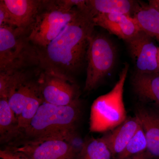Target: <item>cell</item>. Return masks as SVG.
<instances>
[{
	"label": "cell",
	"mask_w": 159,
	"mask_h": 159,
	"mask_svg": "<svg viewBox=\"0 0 159 159\" xmlns=\"http://www.w3.org/2000/svg\"><path fill=\"white\" fill-rule=\"evenodd\" d=\"M89 10H83L44 48L38 51L39 65L70 75L82 66L95 27Z\"/></svg>",
	"instance_id": "1"
},
{
	"label": "cell",
	"mask_w": 159,
	"mask_h": 159,
	"mask_svg": "<svg viewBox=\"0 0 159 159\" xmlns=\"http://www.w3.org/2000/svg\"><path fill=\"white\" fill-rule=\"evenodd\" d=\"M79 114V103L63 106L43 102L28 126L13 141L56 137L72 139L76 134Z\"/></svg>",
	"instance_id": "2"
},
{
	"label": "cell",
	"mask_w": 159,
	"mask_h": 159,
	"mask_svg": "<svg viewBox=\"0 0 159 159\" xmlns=\"http://www.w3.org/2000/svg\"><path fill=\"white\" fill-rule=\"evenodd\" d=\"M75 0L42 1L28 36L37 51L44 48L83 10Z\"/></svg>",
	"instance_id": "3"
},
{
	"label": "cell",
	"mask_w": 159,
	"mask_h": 159,
	"mask_svg": "<svg viewBox=\"0 0 159 159\" xmlns=\"http://www.w3.org/2000/svg\"><path fill=\"white\" fill-rule=\"evenodd\" d=\"M129 68V66L126 63L113 88L94 100L90 116L89 129L92 132L112 130L127 119L123 91Z\"/></svg>",
	"instance_id": "4"
},
{
	"label": "cell",
	"mask_w": 159,
	"mask_h": 159,
	"mask_svg": "<svg viewBox=\"0 0 159 159\" xmlns=\"http://www.w3.org/2000/svg\"><path fill=\"white\" fill-rule=\"evenodd\" d=\"M39 63L27 33L13 26H0V72L24 70Z\"/></svg>",
	"instance_id": "5"
},
{
	"label": "cell",
	"mask_w": 159,
	"mask_h": 159,
	"mask_svg": "<svg viewBox=\"0 0 159 159\" xmlns=\"http://www.w3.org/2000/svg\"><path fill=\"white\" fill-rule=\"evenodd\" d=\"M39 65L36 82L44 102L63 106L79 103V89L71 76Z\"/></svg>",
	"instance_id": "6"
},
{
	"label": "cell",
	"mask_w": 159,
	"mask_h": 159,
	"mask_svg": "<svg viewBox=\"0 0 159 159\" xmlns=\"http://www.w3.org/2000/svg\"><path fill=\"white\" fill-rule=\"evenodd\" d=\"M116 57V49L111 40L104 34L94 32L90 38L86 57L85 91H92L101 82L112 69Z\"/></svg>",
	"instance_id": "7"
},
{
	"label": "cell",
	"mask_w": 159,
	"mask_h": 159,
	"mask_svg": "<svg viewBox=\"0 0 159 159\" xmlns=\"http://www.w3.org/2000/svg\"><path fill=\"white\" fill-rule=\"evenodd\" d=\"M72 139L56 137L15 140L7 144L5 148L30 159H78Z\"/></svg>",
	"instance_id": "8"
},
{
	"label": "cell",
	"mask_w": 159,
	"mask_h": 159,
	"mask_svg": "<svg viewBox=\"0 0 159 159\" xmlns=\"http://www.w3.org/2000/svg\"><path fill=\"white\" fill-rule=\"evenodd\" d=\"M136 73H159L157 60L158 47L154 39L142 31L126 41Z\"/></svg>",
	"instance_id": "9"
},
{
	"label": "cell",
	"mask_w": 159,
	"mask_h": 159,
	"mask_svg": "<svg viewBox=\"0 0 159 159\" xmlns=\"http://www.w3.org/2000/svg\"><path fill=\"white\" fill-rule=\"evenodd\" d=\"M93 21L95 26L102 27L126 41L141 31L135 20L129 15L97 14L93 17Z\"/></svg>",
	"instance_id": "10"
},
{
	"label": "cell",
	"mask_w": 159,
	"mask_h": 159,
	"mask_svg": "<svg viewBox=\"0 0 159 159\" xmlns=\"http://www.w3.org/2000/svg\"><path fill=\"white\" fill-rule=\"evenodd\" d=\"M11 15L12 26L28 34L42 1L3 0Z\"/></svg>",
	"instance_id": "11"
},
{
	"label": "cell",
	"mask_w": 159,
	"mask_h": 159,
	"mask_svg": "<svg viewBox=\"0 0 159 159\" xmlns=\"http://www.w3.org/2000/svg\"><path fill=\"white\" fill-rule=\"evenodd\" d=\"M135 116L145 133L147 142L146 152L149 158L159 159V114L140 108Z\"/></svg>",
	"instance_id": "12"
},
{
	"label": "cell",
	"mask_w": 159,
	"mask_h": 159,
	"mask_svg": "<svg viewBox=\"0 0 159 159\" xmlns=\"http://www.w3.org/2000/svg\"><path fill=\"white\" fill-rule=\"evenodd\" d=\"M140 125L136 117L126 119L123 123L102 136L107 143L114 159L123 151L138 130Z\"/></svg>",
	"instance_id": "13"
},
{
	"label": "cell",
	"mask_w": 159,
	"mask_h": 159,
	"mask_svg": "<svg viewBox=\"0 0 159 159\" xmlns=\"http://www.w3.org/2000/svg\"><path fill=\"white\" fill-rule=\"evenodd\" d=\"M134 92L139 99L159 107V73L140 74L136 72L132 79Z\"/></svg>",
	"instance_id": "14"
},
{
	"label": "cell",
	"mask_w": 159,
	"mask_h": 159,
	"mask_svg": "<svg viewBox=\"0 0 159 159\" xmlns=\"http://www.w3.org/2000/svg\"><path fill=\"white\" fill-rule=\"evenodd\" d=\"M141 31L159 42V11L148 3L137 2L132 16Z\"/></svg>",
	"instance_id": "15"
},
{
	"label": "cell",
	"mask_w": 159,
	"mask_h": 159,
	"mask_svg": "<svg viewBox=\"0 0 159 159\" xmlns=\"http://www.w3.org/2000/svg\"><path fill=\"white\" fill-rule=\"evenodd\" d=\"M138 1L129 0H89L86 4L93 16L97 14L119 13L132 16Z\"/></svg>",
	"instance_id": "16"
},
{
	"label": "cell",
	"mask_w": 159,
	"mask_h": 159,
	"mask_svg": "<svg viewBox=\"0 0 159 159\" xmlns=\"http://www.w3.org/2000/svg\"><path fill=\"white\" fill-rule=\"evenodd\" d=\"M19 134L18 122L9 106L8 99L0 98L1 143L8 144L17 139Z\"/></svg>",
	"instance_id": "17"
},
{
	"label": "cell",
	"mask_w": 159,
	"mask_h": 159,
	"mask_svg": "<svg viewBox=\"0 0 159 159\" xmlns=\"http://www.w3.org/2000/svg\"><path fill=\"white\" fill-rule=\"evenodd\" d=\"M78 159H114V157L102 137L92 138L84 141Z\"/></svg>",
	"instance_id": "18"
},
{
	"label": "cell",
	"mask_w": 159,
	"mask_h": 159,
	"mask_svg": "<svg viewBox=\"0 0 159 159\" xmlns=\"http://www.w3.org/2000/svg\"><path fill=\"white\" fill-rule=\"evenodd\" d=\"M43 102L39 89L38 88L29 97L22 113L17 119L20 133L28 126Z\"/></svg>",
	"instance_id": "19"
},
{
	"label": "cell",
	"mask_w": 159,
	"mask_h": 159,
	"mask_svg": "<svg viewBox=\"0 0 159 159\" xmlns=\"http://www.w3.org/2000/svg\"><path fill=\"white\" fill-rule=\"evenodd\" d=\"M147 148V140L145 133L140 123L138 130L128 142L124 150L115 159H125L146 152Z\"/></svg>",
	"instance_id": "20"
},
{
	"label": "cell",
	"mask_w": 159,
	"mask_h": 159,
	"mask_svg": "<svg viewBox=\"0 0 159 159\" xmlns=\"http://www.w3.org/2000/svg\"><path fill=\"white\" fill-rule=\"evenodd\" d=\"M12 26L11 15L3 2L0 1V26Z\"/></svg>",
	"instance_id": "21"
},
{
	"label": "cell",
	"mask_w": 159,
	"mask_h": 159,
	"mask_svg": "<svg viewBox=\"0 0 159 159\" xmlns=\"http://www.w3.org/2000/svg\"><path fill=\"white\" fill-rule=\"evenodd\" d=\"M0 158L1 159H30L6 148L0 151Z\"/></svg>",
	"instance_id": "22"
},
{
	"label": "cell",
	"mask_w": 159,
	"mask_h": 159,
	"mask_svg": "<svg viewBox=\"0 0 159 159\" xmlns=\"http://www.w3.org/2000/svg\"><path fill=\"white\" fill-rule=\"evenodd\" d=\"M148 154L146 152L135 155L129 157L125 159H149Z\"/></svg>",
	"instance_id": "23"
},
{
	"label": "cell",
	"mask_w": 159,
	"mask_h": 159,
	"mask_svg": "<svg viewBox=\"0 0 159 159\" xmlns=\"http://www.w3.org/2000/svg\"><path fill=\"white\" fill-rule=\"evenodd\" d=\"M148 4L153 6L159 11V0H150L148 1Z\"/></svg>",
	"instance_id": "24"
},
{
	"label": "cell",
	"mask_w": 159,
	"mask_h": 159,
	"mask_svg": "<svg viewBox=\"0 0 159 159\" xmlns=\"http://www.w3.org/2000/svg\"><path fill=\"white\" fill-rule=\"evenodd\" d=\"M157 60H158V63L159 69V47L158 48V51Z\"/></svg>",
	"instance_id": "25"
}]
</instances>
